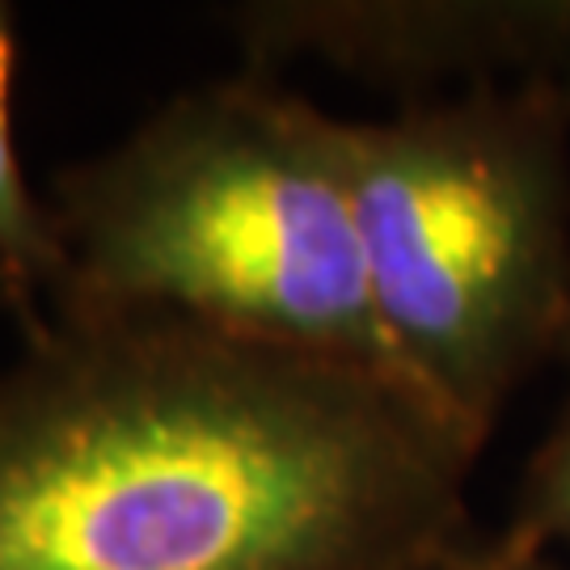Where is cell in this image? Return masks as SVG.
Returning a JSON list of instances; mask_svg holds the SVG:
<instances>
[{"label": "cell", "mask_w": 570, "mask_h": 570, "mask_svg": "<svg viewBox=\"0 0 570 570\" xmlns=\"http://www.w3.org/2000/svg\"><path fill=\"white\" fill-rule=\"evenodd\" d=\"M469 456L351 364L60 317L0 372V570H419Z\"/></svg>", "instance_id": "cell-1"}, {"label": "cell", "mask_w": 570, "mask_h": 570, "mask_svg": "<svg viewBox=\"0 0 570 570\" xmlns=\"http://www.w3.org/2000/svg\"><path fill=\"white\" fill-rule=\"evenodd\" d=\"M47 212L63 254L56 322L157 317L406 393L372 308L338 119L263 68L183 89L63 169Z\"/></svg>", "instance_id": "cell-2"}, {"label": "cell", "mask_w": 570, "mask_h": 570, "mask_svg": "<svg viewBox=\"0 0 570 570\" xmlns=\"http://www.w3.org/2000/svg\"><path fill=\"white\" fill-rule=\"evenodd\" d=\"M13 9L0 0V301L13 308L26 343L47 334L60 308L63 254L51 228L47 199H39L18 161L13 144Z\"/></svg>", "instance_id": "cell-4"}, {"label": "cell", "mask_w": 570, "mask_h": 570, "mask_svg": "<svg viewBox=\"0 0 570 570\" xmlns=\"http://www.w3.org/2000/svg\"><path fill=\"white\" fill-rule=\"evenodd\" d=\"M499 567L503 570H541L529 562V553H499Z\"/></svg>", "instance_id": "cell-7"}, {"label": "cell", "mask_w": 570, "mask_h": 570, "mask_svg": "<svg viewBox=\"0 0 570 570\" xmlns=\"http://www.w3.org/2000/svg\"><path fill=\"white\" fill-rule=\"evenodd\" d=\"M529 532H558L570 541V410L562 431L553 435L546 461L537 469Z\"/></svg>", "instance_id": "cell-5"}, {"label": "cell", "mask_w": 570, "mask_h": 570, "mask_svg": "<svg viewBox=\"0 0 570 570\" xmlns=\"http://www.w3.org/2000/svg\"><path fill=\"white\" fill-rule=\"evenodd\" d=\"M419 570H503V567H499V553L494 558H469L461 550H449L444 558H435V562H428V567Z\"/></svg>", "instance_id": "cell-6"}, {"label": "cell", "mask_w": 570, "mask_h": 570, "mask_svg": "<svg viewBox=\"0 0 570 570\" xmlns=\"http://www.w3.org/2000/svg\"><path fill=\"white\" fill-rule=\"evenodd\" d=\"M338 157L397 376L478 452L511 389L570 330L562 102L520 85L338 119Z\"/></svg>", "instance_id": "cell-3"}]
</instances>
